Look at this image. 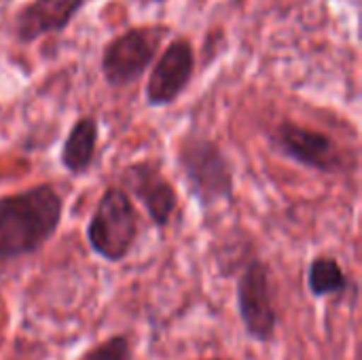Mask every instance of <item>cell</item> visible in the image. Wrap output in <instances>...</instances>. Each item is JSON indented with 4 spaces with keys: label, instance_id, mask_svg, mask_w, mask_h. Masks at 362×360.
<instances>
[{
    "label": "cell",
    "instance_id": "8fae6325",
    "mask_svg": "<svg viewBox=\"0 0 362 360\" xmlns=\"http://www.w3.org/2000/svg\"><path fill=\"white\" fill-rule=\"evenodd\" d=\"M308 291L316 299H327V297H341L350 293L352 280L344 272L341 263L331 257V255H320L308 265Z\"/></svg>",
    "mask_w": 362,
    "mask_h": 360
},
{
    "label": "cell",
    "instance_id": "8992f818",
    "mask_svg": "<svg viewBox=\"0 0 362 360\" xmlns=\"http://www.w3.org/2000/svg\"><path fill=\"white\" fill-rule=\"evenodd\" d=\"M165 34L168 30L163 25H146L125 30L106 42L100 57L104 81L115 89L136 83L157 59L159 45Z\"/></svg>",
    "mask_w": 362,
    "mask_h": 360
},
{
    "label": "cell",
    "instance_id": "7c38bea8",
    "mask_svg": "<svg viewBox=\"0 0 362 360\" xmlns=\"http://www.w3.org/2000/svg\"><path fill=\"white\" fill-rule=\"evenodd\" d=\"M78 360H134V346L129 335L117 333L87 350Z\"/></svg>",
    "mask_w": 362,
    "mask_h": 360
},
{
    "label": "cell",
    "instance_id": "7a4b0ae2",
    "mask_svg": "<svg viewBox=\"0 0 362 360\" xmlns=\"http://www.w3.org/2000/svg\"><path fill=\"white\" fill-rule=\"evenodd\" d=\"M176 168L202 210L235 199L233 163L214 138L197 132L185 134L176 144Z\"/></svg>",
    "mask_w": 362,
    "mask_h": 360
},
{
    "label": "cell",
    "instance_id": "52a82bcc",
    "mask_svg": "<svg viewBox=\"0 0 362 360\" xmlns=\"http://www.w3.org/2000/svg\"><path fill=\"white\" fill-rule=\"evenodd\" d=\"M119 180L123 185L121 189L142 204L155 229L163 231L170 227L178 210V193L170 178L163 174L161 163L153 159L134 161L121 170Z\"/></svg>",
    "mask_w": 362,
    "mask_h": 360
},
{
    "label": "cell",
    "instance_id": "9c48e42d",
    "mask_svg": "<svg viewBox=\"0 0 362 360\" xmlns=\"http://www.w3.org/2000/svg\"><path fill=\"white\" fill-rule=\"evenodd\" d=\"M83 6L85 0H32L15 13L13 34L19 45H32L42 36L59 34Z\"/></svg>",
    "mask_w": 362,
    "mask_h": 360
},
{
    "label": "cell",
    "instance_id": "277c9868",
    "mask_svg": "<svg viewBox=\"0 0 362 360\" xmlns=\"http://www.w3.org/2000/svg\"><path fill=\"white\" fill-rule=\"evenodd\" d=\"M235 308L244 333L257 344H272L278 333L280 314L276 306V284L272 265L252 257L235 280Z\"/></svg>",
    "mask_w": 362,
    "mask_h": 360
},
{
    "label": "cell",
    "instance_id": "4fadbf2b",
    "mask_svg": "<svg viewBox=\"0 0 362 360\" xmlns=\"http://www.w3.org/2000/svg\"><path fill=\"white\" fill-rule=\"evenodd\" d=\"M138 4H142V6H148V4H159V2H165V0H136Z\"/></svg>",
    "mask_w": 362,
    "mask_h": 360
},
{
    "label": "cell",
    "instance_id": "3957f363",
    "mask_svg": "<svg viewBox=\"0 0 362 360\" xmlns=\"http://www.w3.org/2000/svg\"><path fill=\"white\" fill-rule=\"evenodd\" d=\"M140 236V212L121 187H106L87 221L89 250L106 263H123Z\"/></svg>",
    "mask_w": 362,
    "mask_h": 360
},
{
    "label": "cell",
    "instance_id": "30bf717a",
    "mask_svg": "<svg viewBox=\"0 0 362 360\" xmlns=\"http://www.w3.org/2000/svg\"><path fill=\"white\" fill-rule=\"evenodd\" d=\"M98 142H100V123L93 115H85L78 117L68 136L64 138L62 151H59V163L62 168L70 174V176H83L93 159H95V151H98Z\"/></svg>",
    "mask_w": 362,
    "mask_h": 360
},
{
    "label": "cell",
    "instance_id": "5bb4252c",
    "mask_svg": "<svg viewBox=\"0 0 362 360\" xmlns=\"http://www.w3.org/2000/svg\"><path fill=\"white\" fill-rule=\"evenodd\" d=\"M208 360H225V359H208Z\"/></svg>",
    "mask_w": 362,
    "mask_h": 360
},
{
    "label": "cell",
    "instance_id": "6da1fadb",
    "mask_svg": "<svg viewBox=\"0 0 362 360\" xmlns=\"http://www.w3.org/2000/svg\"><path fill=\"white\" fill-rule=\"evenodd\" d=\"M64 219V199L49 182L0 197V263L42 250Z\"/></svg>",
    "mask_w": 362,
    "mask_h": 360
},
{
    "label": "cell",
    "instance_id": "ba28073f",
    "mask_svg": "<svg viewBox=\"0 0 362 360\" xmlns=\"http://www.w3.org/2000/svg\"><path fill=\"white\" fill-rule=\"evenodd\" d=\"M195 72V53L193 45L185 36H176L163 53L153 62L144 100L151 108L172 106L189 87Z\"/></svg>",
    "mask_w": 362,
    "mask_h": 360
},
{
    "label": "cell",
    "instance_id": "5b68a950",
    "mask_svg": "<svg viewBox=\"0 0 362 360\" xmlns=\"http://www.w3.org/2000/svg\"><path fill=\"white\" fill-rule=\"evenodd\" d=\"M267 142L278 157L288 159L305 170L320 174H346L348 170L341 146L331 134L316 127L284 119L269 129Z\"/></svg>",
    "mask_w": 362,
    "mask_h": 360
}]
</instances>
